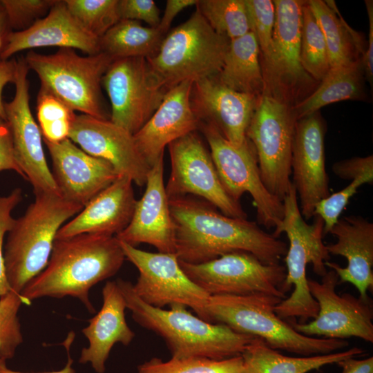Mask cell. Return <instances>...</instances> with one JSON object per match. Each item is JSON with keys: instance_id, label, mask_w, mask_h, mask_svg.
Masks as SVG:
<instances>
[{"instance_id": "obj_1", "label": "cell", "mask_w": 373, "mask_h": 373, "mask_svg": "<svg viewBox=\"0 0 373 373\" xmlns=\"http://www.w3.org/2000/svg\"><path fill=\"white\" fill-rule=\"evenodd\" d=\"M180 261L200 264L224 254L248 252L265 264H277L287 244L247 218L227 216L211 204L190 195L169 199Z\"/></svg>"}, {"instance_id": "obj_2", "label": "cell", "mask_w": 373, "mask_h": 373, "mask_svg": "<svg viewBox=\"0 0 373 373\" xmlns=\"http://www.w3.org/2000/svg\"><path fill=\"white\" fill-rule=\"evenodd\" d=\"M125 259L115 236L85 233L55 239L47 265L20 294L30 305L39 298L69 296L95 313L90 289L114 276Z\"/></svg>"}, {"instance_id": "obj_3", "label": "cell", "mask_w": 373, "mask_h": 373, "mask_svg": "<svg viewBox=\"0 0 373 373\" xmlns=\"http://www.w3.org/2000/svg\"><path fill=\"white\" fill-rule=\"evenodd\" d=\"M116 282L133 319L160 336L171 358L227 359L241 356L258 338L238 333L223 324L205 321L181 304L171 305L169 310L153 307L137 296L131 283L121 278Z\"/></svg>"}, {"instance_id": "obj_4", "label": "cell", "mask_w": 373, "mask_h": 373, "mask_svg": "<svg viewBox=\"0 0 373 373\" xmlns=\"http://www.w3.org/2000/svg\"><path fill=\"white\" fill-rule=\"evenodd\" d=\"M34 193L24 214L15 219L3 250L7 280L18 294L47 265L59 229L84 208L59 193Z\"/></svg>"}, {"instance_id": "obj_5", "label": "cell", "mask_w": 373, "mask_h": 373, "mask_svg": "<svg viewBox=\"0 0 373 373\" xmlns=\"http://www.w3.org/2000/svg\"><path fill=\"white\" fill-rule=\"evenodd\" d=\"M283 203V218L272 235L278 238L282 233H285L289 239L285 258L287 274L282 290L285 294L292 286L294 290L288 298L275 306L274 312L283 320L298 318L299 323H305L309 319H314L318 312V303L308 287L307 265L312 263L314 271L323 277L327 271L325 262L329 261L330 255L323 242V219L314 216L312 224L306 222L300 213L292 182Z\"/></svg>"}, {"instance_id": "obj_6", "label": "cell", "mask_w": 373, "mask_h": 373, "mask_svg": "<svg viewBox=\"0 0 373 373\" xmlns=\"http://www.w3.org/2000/svg\"><path fill=\"white\" fill-rule=\"evenodd\" d=\"M282 300L262 294L210 296L206 307V321L260 338L274 350L302 356L330 354L349 345L344 339L312 337L296 332L274 312L275 306Z\"/></svg>"}, {"instance_id": "obj_7", "label": "cell", "mask_w": 373, "mask_h": 373, "mask_svg": "<svg viewBox=\"0 0 373 373\" xmlns=\"http://www.w3.org/2000/svg\"><path fill=\"white\" fill-rule=\"evenodd\" d=\"M230 40L216 33L196 9L163 38L157 52L146 58L164 88L217 76Z\"/></svg>"}, {"instance_id": "obj_8", "label": "cell", "mask_w": 373, "mask_h": 373, "mask_svg": "<svg viewBox=\"0 0 373 373\" xmlns=\"http://www.w3.org/2000/svg\"><path fill=\"white\" fill-rule=\"evenodd\" d=\"M24 58L28 68L37 74L40 89L74 111L106 119L101 86L102 77L113 60L110 56L102 52L80 56L73 48H61L48 55L30 51Z\"/></svg>"}, {"instance_id": "obj_9", "label": "cell", "mask_w": 373, "mask_h": 373, "mask_svg": "<svg viewBox=\"0 0 373 373\" xmlns=\"http://www.w3.org/2000/svg\"><path fill=\"white\" fill-rule=\"evenodd\" d=\"M275 23L267 57L260 61L264 93L292 108L318 86L303 68L300 52L302 8L304 1L274 0Z\"/></svg>"}, {"instance_id": "obj_10", "label": "cell", "mask_w": 373, "mask_h": 373, "mask_svg": "<svg viewBox=\"0 0 373 373\" xmlns=\"http://www.w3.org/2000/svg\"><path fill=\"white\" fill-rule=\"evenodd\" d=\"M220 182L229 195L240 202L248 193L256 207L257 220L267 229L277 228L284 216L283 201L271 194L262 181L255 149L248 140L236 146L212 124L200 122Z\"/></svg>"}, {"instance_id": "obj_11", "label": "cell", "mask_w": 373, "mask_h": 373, "mask_svg": "<svg viewBox=\"0 0 373 373\" xmlns=\"http://www.w3.org/2000/svg\"><path fill=\"white\" fill-rule=\"evenodd\" d=\"M296 121L291 106L263 94L246 133L255 149L262 182L281 201L291 182V146Z\"/></svg>"}, {"instance_id": "obj_12", "label": "cell", "mask_w": 373, "mask_h": 373, "mask_svg": "<svg viewBox=\"0 0 373 373\" xmlns=\"http://www.w3.org/2000/svg\"><path fill=\"white\" fill-rule=\"evenodd\" d=\"M185 274L210 296L267 294L285 298L286 267L265 264L253 254L236 251L200 264L180 261Z\"/></svg>"}, {"instance_id": "obj_13", "label": "cell", "mask_w": 373, "mask_h": 373, "mask_svg": "<svg viewBox=\"0 0 373 373\" xmlns=\"http://www.w3.org/2000/svg\"><path fill=\"white\" fill-rule=\"evenodd\" d=\"M111 105V121L131 134L159 107L167 90L144 57L113 59L102 79Z\"/></svg>"}, {"instance_id": "obj_14", "label": "cell", "mask_w": 373, "mask_h": 373, "mask_svg": "<svg viewBox=\"0 0 373 373\" xmlns=\"http://www.w3.org/2000/svg\"><path fill=\"white\" fill-rule=\"evenodd\" d=\"M168 149L171 171L165 189L169 199L195 195L227 216L247 218L240 202L224 190L211 153L196 131L172 142Z\"/></svg>"}, {"instance_id": "obj_15", "label": "cell", "mask_w": 373, "mask_h": 373, "mask_svg": "<svg viewBox=\"0 0 373 373\" xmlns=\"http://www.w3.org/2000/svg\"><path fill=\"white\" fill-rule=\"evenodd\" d=\"M119 243L125 258L139 271L133 289L142 301L157 308L181 304L207 321L206 307L210 295L185 274L175 254L149 252L122 241Z\"/></svg>"}, {"instance_id": "obj_16", "label": "cell", "mask_w": 373, "mask_h": 373, "mask_svg": "<svg viewBox=\"0 0 373 373\" xmlns=\"http://www.w3.org/2000/svg\"><path fill=\"white\" fill-rule=\"evenodd\" d=\"M307 283L310 294L318 303V312L307 323L289 321L296 332L312 337H357L373 342V307L370 298L365 300L348 293L336 294L338 276L332 269L326 272L321 283L308 278Z\"/></svg>"}, {"instance_id": "obj_17", "label": "cell", "mask_w": 373, "mask_h": 373, "mask_svg": "<svg viewBox=\"0 0 373 373\" xmlns=\"http://www.w3.org/2000/svg\"><path fill=\"white\" fill-rule=\"evenodd\" d=\"M28 70L25 58L16 59L15 94L12 101L4 102L6 121L10 130L16 160L34 192L60 194L46 160L40 128L30 111Z\"/></svg>"}, {"instance_id": "obj_18", "label": "cell", "mask_w": 373, "mask_h": 373, "mask_svg": "<svg viewBox=\"0 0 373 373\" xmlns=\"http://www.w3.org/2000/svg\"><path fill=\"white\" fill-rule=\"evenodd\" d=\"M325 122L318 111L298 119L291 146V175L305 220L316 204L330 195L325 169Z\"/></svg>"}, {"instance_id": "obj_19", "label": "cell", "mask_w": 373, "mask_h": 373, "mask_svg": "<svg viewBox=\"0 0 373 373\" xmlns=\"http://www.w3.org/2000/svg\"><path fill=\"white\" fill-rule=\"evenodd\" d=\"M68 138L86 153L108 161L119 175L144 186L150 169L133 135L107 119L76 115Z\"/></svg>"}, {"instance_id": "obj_20", "label": "cell", "mask_w": 373, "mask_h": 373, "mask_svg": "<svg viewBox=\"0 0 373 373\" xmlns=\"http://www.w3.org/2000/svg\"><path fill=\"white\" fill-rule=\"evenodd\" d=\"M60 195L84 207L119 175L106 160L89 155L69 138L59 142L44 140Z\"/></svg>"}, {"instance_id": "obj_21", "label": "cell", "mask_w": 373, "mask_h": 373, "mask_svg": "<svg viewBox=\"0 0 373 373\" xmlns=\"http://www.w3.org/2000/svg\"><path fill=\"white\" fill-rule=\"evenodd\" d=\"M163 175L164 155L150 168L144 193L128 226L115 236L118 240L133 247L146 243L158 252L175 254V227Z\"/></svg>"}, {"instance_id": "obj_22", "label": "cell", "mask_w": 373, "mask_h": 373, "mask_svg": "<svg viewBox=\"0 0 373 373\" xmlns=\"http://www.w3.org/2000/svg\"><path fill=\"white\" fill-rule=\"evenodd\" d=\"M259 98L222 85L216 76L194 82L191 93V106L199 121L212 124L236 146L247 140V130Z\"/></svg>"}, {"instance_id": "obj_23", "label": "cell", "mask_w": 373, "mask_h": 373, "mask_svg": "<svg viewBox=\"0 0 373 373\" xmlns=\"http://www.w3.org/2000/svg\"><path fill=\"white\" fill-rule=\"evenodd\" d=\"M193 82L187 80L171 88L154 113L133 137L136 146L151 167L164 155L172 142L199 129L200 121L191 103Z\"/></svg>"}, {"instance_id": "obj_24", "label": "cell", "mask_w": 373, "mask_h": 373, "mask_svg": "<svg viewBox=\"0 0 373 373\" xmlns=\"http://www.w3.org/2000/svg\"><path fill=\"white\" fill-rule=\"evenodd\" d=\"M56 46L78 49L88 55L100 52L99 38L87 31L72 15L65 0H57L46 16L29 28L12 31L1 56L8 60L23 50Z\"/></svg>"}, {"instance_id": "obj_25", "label": "cell", "mask_w": 373, "mask_h": 373, "mask_svg": "<svg viewBox=\"0 0 373 373\" xmlns=\"http://www.w3.org/2000/svg\"><path fill=\"white\" fill-rule=\"evenodd\" d=\"M133 181L119 175L58 231L55 239L90 233L116 236L129 224L137 200Z\"/></svg>"}, {"instance_id": "obj_26", "label": "cell", "mask_w": 373, "mask_h": 373, "mask_svg": "<svg viewBox=\"0 0 373 373\" xmlns=\"http://www.w3.org/2000/svg\"><path fill=\"white\" fill-rule=\"evenodd\" d=\"M329 233L337 239L326 245L328 253L345 257V267L326 261L325 267L334 270L338 283H350L358 291L360 297L370 298L367 294L373 287V223L360 216L339 218Z\"/></svg>"}, {"instance_id": "obj_27", "label": "cell", "mask_w": 373, "mask_h": 373, "mask_svg": "<svg viewBox=\"0 0 373 373\" xmlns=\"http://www.w3.org/2000/svg\"><path fill=\"white\" fill-rule=\"evenodd\" d=\"M103 303L82 332L89 345L81 351L79 362L89 363L97 373L105 372V363L115 343L129 345L135 337L125 318L126 304L115 281H107L102 289Z\"/></svg>"}, {"instance_id": "obj_28", "label": "cell", "mask_w": 373, "mask_h": 373, "mask_svg": "<svg viewBox=\"0 0 373 373\" xmlns=\"http://www.w3.org/2000/svg\"><path fill=\"white\" fill-rule=\"evenodd\" d=\"M216 78L220 84L235 91L256 97L263 95L265 82L260 52L251 32L230 41Z\"/></svg>"}, {"instance_id": "obj_29", "label": "cell", "mask_w": 373, "mask_h": 373, "mask_svg": "<svg viewBox=\"0 0 373 373\" xmlns=\"http://www.w3.org/2000/svg\"><path fill=\"white\" fill-rule=\"evenodd\" d=\"M363 353L361 348L354 347L343 352L327 354L289 356L271 348L262 338H256L241 356L246 373H307Z\"/></svg>"}, {"instance_id": "obj_30", "label": "cell", "mask_w": 373, "mask_h": 373, "mask_svg": "<svg viewBox=\"0 0 373 373\" xmlns=\"http://www.w3.org/2000/svg\"><path fill=\"white\" fill-rule=\"evenodd\" d=\"M365 80L361 59L331 68L316 89L293 107L297 120L334 102L365 99Z\"/></svg>"}, {"instance_id": "obj_31", "label": "cell", "mask_w": 373, "mask_h": 373, "mask_svg": "<svg viewBox=\"0 0 373 373\" xmlns=\"http://www.w3.org/2000/svg\"><path fill=\"white\" fill-rule=\"evenodd\" d=\"M327 46L330 67L347 65L361 59L365 48L359 34L344 21L334 1H306Z\"/></svg>"}, {"instance_id": "obj_32", "label": "cell", "mask_w": 373, "mask_h": 373, "mask_svg": "<svg viewBox=\"0 0 373 373\" xmlns=\"http://www.w3.org/2000/svg\"><path fill=\"white\" fill-rule=\"evenodd\" d=\"M164 36L157 28L144 26L137 21L121 19L99 38L100 52L113 59L148 58L157 52Z\"/></svg>"}, {"instance_id": "obj_33", "label": "cell", "mask_w": 373, "mask_h": 373, "mask_svg": "<svg viewBox=\"0 0 373 373\" xmlns=\"http://www.w3.org/2000/svg\"><path fill=\"white\" fill-rule=\"evenodd\" d=\"M195 6L211 28L230 41L251 32L245 0H200Z\"/></svg>"}, {"instance_id": "obj_34", "label": "cell", "mask_w": 373, "mask_h": 373, "mask_svg": "<svg viewBox=\"0 0 373 373\" xmlns=\"http://www.w3.org/2000/svg\"><path fill=\"white\" fill-rule=\"evenodd\" d=\"M300 57L304 70L317 82L331 68L323 32L306 1L302 8Z\"/></svg>"}, {"instance_id": "obj_35", "label": "cell", "mask_w": 373, "mask_h": 373, "mask_svg": "<svg viewBox=\"0 0 373 373\" xmlns=\"http://www.w3.org/2000/svg\"><path fill=\"white\" fill-rule=\"evenodd\" d=\"M137 373H246L242 356L223 360L191 357L163 361L152 358L137 366Z\"/></svg>"}, {"instance_id": "obj_36", "label": "cell", "mask_w": 373, "mask_h": 373, "mask_svg": "<svg viewBox=\"0 0 373 373\" xmlns=\"http://www.w3.org/2000/svg\"><path fill=\"white\" fill-rule=\"evenodd\" d=\"M37 113L44 140L55 143L68 138L76 115L73 110L51 93L40 89Z\"/></svg>"}, {"instance_id": "obj_37", "label": "cell", "mask_w": 373, "mask_h": 373, "mask_svg": "<svg viewBox=\"0 0 373 373\" xmlns=\"http://www.w3.org/2000/svg\"><path fill=\"white\" fill-rule=\"evenodd\" d=\"M65 2L77 21L98 38L120 20L119 0H65Z\"/></svg>"}, {"instance_id": "obj_38", "label": "cell", "mask_w": 373, "mask_h": 373, "mask_svg": "<svg viewBox=\"0 0 373 373\" xmlns=\"http://www.w3.org/2000/svg\"><path fill=\"white\" fill-rule=\"evenodd\" d=\"M22 304L30 305L20 294L12 290L0 297V360L12 358L23 342L18 317Z\"/></svg>"}, {"instance_id": "obj_39", "label": "cell", "mask_w": 373, "mask_h": 373, "mask_svg": "<svg viewBox=\"0 0 373 373\" xmlns=\"http://www.w3.org/2000/svg\"><path fill=\"white\" fill-rule=\"evenodd\" d=\"M251 32L254 35L260 52V61L270 51L275 23V7L271 0H245Z\"/></svg>"}, {"instance_id": "obj_40", "label": "cell", "mask_w": 373, "mask_h": 373, "mask_svg": "<svg viewBox=\"0 0 373 373\" xmlns=\"http://www.w3.org/2000/svg\"><path fill=\"white\" fill-rule=\"evenodd\" d=\"M373 179L363 177L353 180L342 190L330 194L319 201L315 206L314 216L321 218L324 222L323 236L329 233L337 222L344 208L350 198L357 192L358 189L364 184H372Z\"/></svg>"}, {"instance_id": "obj_41", "label": "cell", "mask_w": 373, "mask_h": 373, "mask_svg": "<svg viewBox=\"0 0 373 373\" xmlns=\"http://www.w3.org/2000/svg\"><path fill=\"white\" fill-rule=\"evenodd\" d=\"M10 28L20 31L48 14L57 0H1Z\"/></svg>"}, {"instance_id": "obj_42", "label": "cell", "mask_w": 373, "mask_h": 373, "mask_svg": "<svg viewBox=\"0 0 373 373\" xmlns=\"http://www.w3.org/2000/svg\"><path fill=\"white\" fill-rule=\"evenodd\" d=\"M21 200L20 188L15 189L7 195L0 196V297L11 291L6 273L3 241L15 221L11 213Z\"/></svg>"}, {"instance_id": "obj_43", "label": "cell", "mask_w": 373, "mask_h": 373, "mask_svg": "<svg viewBox=\"0 0 373 373\" xmlns=\"http://www.w3.org/2000/svg\"><path fill=\"white\" fill-rule=\"evenodd\" d=\"M118 10L120 20L142 21L152 28H157L161 19L153 0H119Z\"/></svg>"}, {"instance_id": "obj_44", "label": "cell", "mask_w": 373, "mask_h": 373, "mask_svg": "<svg viewBox=\"0 0 373 373\" xmlns=\"http://www.w3.org/2000/svg\"><path fill=\"white\" fill-rule=\"evenodd\" d=\"M334 174L341 179L353 180L366 177L373 179V156L354 157L335 162L332 166Z\"/></svg>"}, {"instance_id": "obj_45", "label": "cell", "mask_w": 373, "mask_h": 373, "mask_svg": "<svg viewBox=\"0 0 373 373\" xmlns=\"http://www.w3.org/2000/svg\"><path fill=\"white\" fill-rule=\"evenodd\" d=\"M5 170L14 171L25 179L16 160L9 126L0 117V171Z\"/></svg>"}, {"instance_id": "obj_46", "label": "cell", "mask_w": 373, "mask_h": 373, "mask_svg": "<svg viewBox=\"0 0 373 373\" xmlns=\"http://www.w3.org/2000/svg\"><path fill=\"white\" fill-rule=\"evenodd\" d=\"M369 21L367 46L361 57V62L365 79L372 86L373 82V1H365Z\"/></svg>"}, {"instance_id": "obj_47", "label": "cell", "mask_w": 373, "mask_h": 373, "mask_svg": "<svg viewBox=\"0 0 373 373\" xmlns=\"http://www.w3.org/2000/svg\"><path fill=\"white\" fill-rule=\"evenodd\" d=\"M198 0H167L163 15L161 17L157 28L166 35L172 21L180 12L184 8L196 5Z\"/></svg>"}, {"instance_id": "obj_48", "label": "cell", "mask_w": 373, "mask_h": 373, "mask_svg": "<svg viewBox=\"0 0 373 373\" xmlns=\"http://www.w3.org/2000/svg\"><path fill=\"white\" fill-rule=\"evenodd\" d=\"M16 73V59L0 60V117L6 120V112L2 93L5 86L14 82Z\"/></svg>"}, {"instance_id": "obj_49", "label": "cell", "mask_w": 373, "mask_h": 373, "mask_svg": "<svg viewBox=\"0 0 373 373\" xmlns=\"http://www.w3.org/2000/svg\"><path fill=\"white\" fill-rule=\"evenodd\" d=\"M342 368L341 373H373V357L364 359H355V357L346 358L338 362Z\"/></svg>"}, {"instance_id": "obj_50", "label": "cell", "mask_w": 373, "mask_h": 373, "mask_svg": "<svg viewBox=\"0 0 373 373\" xmlns=\"http://www.w3.org/2000/svg\"><path fill=\"white\" fill-rule=\"evenodd\" d=\"M74 338V332H70L68 334L66 339L62 343L63 345L66 347V350L67 351L68 361L65 367L60 370L44 372H21L8 368L6 365V361L0 360V373H76L75 369L72 366L73 361L70 354V347L73 342Z\"/></svg>"}, {"instance_id": "obj_51", "label": "cell", "mask_w": 373, "mask_h": 373, "mask_svg": "<svg viewBox=\"0 0 373 373\" xmlns=\"http://www.w3.org/2000/svg\"><path fill=\"white\" fill-rule=\"evenodd\" d=\"M11 32L6 12L0 1V56L6 46L8 35Z\"/></svg>"}]
</instances>
